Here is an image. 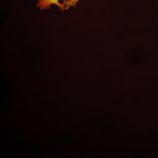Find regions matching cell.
<instances>
[{"instance_id":"2","label":"cell","mask_w":158,"mask_h":158,"mask_svg":"<svg viewBox=\"0 0 158 158\" xmlns=\"http://www.w3.org/2000/svg\"><path fill=\"white\" fill-rule=\"evenodd\" d=\"M80 0H63V3L66 7V9H69L71 7H75Z\"/></svg>"},{"instance_id":"1","label":"cell","mask_w":158,"mask_h":158,"mask_svg":"<svg viewBox=\"0 0 158 158\" xmlns=\"http://www.w3.org/2000/svg\"><path fill=\"white\" fill-rule=\"evenodd\" d=\"M38 2L36 4V6L39 7L41 10L49 9L51 5L54 4L57 5L61 11H63L66 9L64 4L59 2V0H37Z\"/></svg>"}]
</instances>
